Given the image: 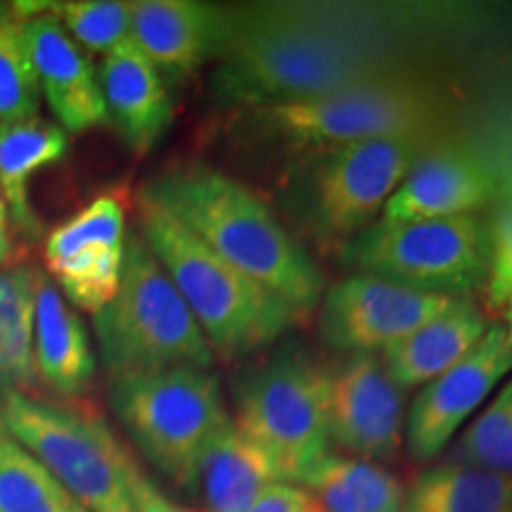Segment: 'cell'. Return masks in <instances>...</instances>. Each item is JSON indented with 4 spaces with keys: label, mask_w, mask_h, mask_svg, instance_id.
<instances>
[{
    "label": "cell",
    "mask_w": 512,
    "mask_h": 512,
    "mask_svg": "<svg viewBox=\"0 0 512 512\" xmlns=\"http://www.w3.org/2000/svg\"><path fill=\"white\" fill-rule=\"evenodd\" d=\"M8 430H5V422H3V418H0V451H3V446H5V441H8Z\"/></svg>",
    "instance_id": "35"
},
{
    "label": "cell",
    "mask_w": 512,
    "mask_h": 512,
    "mask_svg": "<svg viewBox=\"0 0 512 512\" xmlns=\"http://www.w3.org/2000/svg\"><path fill=\"white\" fill-rule=\"evenodd\" d=\"M330 444L347 456L380 463L399 456L406 439L403 389L377 354H347L328 370Z\"/></svg>",
    "instance_id": "14"
},
{
    "label": "cell",
    "mask_w": 512,
    "mask_h": 512,
    "mask_svg": "<svg viewBox=\"0 0 512 512\" xmlns=\"http://www.w3.org/2000/svg\"><path fill=\"white\" fill-rule=\"evenodd\" d=\"M0 512H88L57 479L8 437L0 451Z\"/></svg>",
    "instance_id": "27"
},
{
    "label": "cell",
    "mask_w": 512,
    "mask_h": 512,
    "mask_svg": "<svg viewBox=\"0 0 512 512\" xmlns=\"http://www.w3.org/2000/svg\"><path fill=\"white\" fill-rule=\"evenodd\" d=\"M396 57L392 38L349 12L297 5L230 10L211 95L247 110L311 100L408 72Z\"/></svg>",
    "instance_id": "1"
},
{
    "label": "cell",
    "mask_w": 512,
    "mask_h": 512,
    "mask_svg": "<svg viewBox=\"0 0 512 512\" xmlns=\"http://www.w3.org/2000/svg\"><path fill=\"white\" fill-rule=\"evenodd\" d=\"M512 508V475L460 460L425 467L406 486L401 512H505Z\"/></svg>",
    "instance_id": "25"
},
{
    "label": "cell",
    "mask_w": 512,
    "mask_h": 512,
    "mask_svg": "<svg viewBox=\"0 0 512 512\" xmlns=\"http://www.w3.org/2000/svg\"><path fill=\"white\" fill-rule=\"evenodd\" d=\"M491 228V266L486 290L494 306H503L512 297V207L496 216Z\"/></svg>",
    "instance_id": "30"
},
{
    "label": "cell",
    "mask_w": 512,
    "mask_h": 512,
    "mask_svg": "<svg viewBox=\"0 0 512 512\" xmlns=\"http://www.w3.org/2000/svg\"><path fill=\"white\" fill-rule=\"evenodd\" d=\"M110 406L147 463L178 489H197L209 439L230 420L214 370L169 368L112 377Z\"/></svg>",
    "instance_id": "7"
},
{
    "label": "cell",
    "mask_w": 512,
    "mask_h": 512,
    "mask_svg": "<svg viewBox=\"0 0 512 512\" xmlns=\"http://www.w3.org/2000/svg\"><path fill=\"white\" fill-rule=\"evenodd\" d=\"M451 460L512 475V375L465 427Z\"/></svg>",
    "instance_id": "28"
},
{
    "label": "cell",
    "mask_w": 512,
    "mask_h": 512,
    "mask_svg": "<svg viewBox=\"0 0 512 512\" xmlns=\"http://www.w3.org/2000/svg\"><path fill=\"white\" fill-rule=\"evenodd\" d=\"M287 482L278 458L230 418L209 439L197 486L207 512H245L273 484Z\"/></svg>",
    "instance_id": "20"
},
{
    "label": "cell",
    "mask_w": 512,
    "mask_h": 512,
    "mask_svg": "<svg viewBox=\"0 0 512 512\" xmlns=\"http://www.w3.org/2000/svg\"><path fill=\"white\" fill-rule=\"evenodd\" d=\"M48 12L83 50L105 57L131 41V3L121 0H67L48 3Z\"/></svg>",
    "instance_id": "29"
},
{
    "label": "cell",
    "mask_w": 512,
    "mask_h": 512,
    "mask_svg": "<svg viewBox=\"0 0 512 512\" xmlns=\"http://www.w3.org/2000/svg\"><path fill=\"white\" fill-rule=\"evenodd\" d=\"M0 418L88 512H136V463L98 411L79 401L3 394Z\"/></svg>",
    "instance_id": "5"
},
{
    "label": "cell",
    "mask_w": 512,
    "mask_h": 512,
    "mask_svg": "<svg viewBox=\"0 0 512 512\" xmlns=\"http://www.w3.org/2000/svg\"><path fill=\"white\" fill-rule=\"evenodd\" d=\"M69 152V133L41 117L0 128V190L8 204L17 242L34 245L43 226L31 207V178L60 164Z\"/></svg>",
    "instance_id": "22"
},
{
    "label": "cell",
    "mask_w": 512,
    "mask_h": 512,
    "mask_svg": "<svg viewBox=\"0 0 512 512\" xmlns=\"http://www.w3.org/2000/svg\"><path fill=\"white\" fill-rule=\"evenodd\" d=\"M100 361L110 377L169 368L211 370L216 354L143 235L126 240L121 283L93 316Z\"/></svg>",
    "instance_id": "4"
},
{
    "label": "cell",
    "mask_w": 512,
    "mask_h": 512,
    "mask_svg": "<svg viewBox=\"0 0 512 512\" xmlns=\"http://www.w3.org/2000/svg\"><path fill=\"white\" fill-rule=\"evenodd\" d=\"M505 512H512V508H508V510H505Z\"/></svg>",
    "instance_id": "36"
},
{
    "label": "cell",
    "mask_w": 512,
    "mask_h": 512,
    "mask_svg": "<svg viewBox=\"0 0 512 512\" xmlns=\"http://www.w3.org/2000/svg\"><path fill=\"white\" fill-rule=\"evenodd\" d=\"M510 375L512 339L503 325L491 323L463 361L427 382L415 396L406 418L408 453L418 463L437 458Z\"/></svg>",
    "instance_id": "13"
},
{
    "label": "cell",
    "mask_w": 512,
    "mask_h": 512,
    "mask_svg": "<svg viewBox=\"0 0 512 512\" xmlns=\"http://www.w3.org/2000/svg\"><path fill=\"white\" fill-rule=\"evenodd\" d=\"M34 363L38 384L60 401H76L91 389L95 377L91 337L79 313L46 273L36 294Z\"/></svg>",
    "instance_id": "19"
},
{
    "label": "cell",
    "mask_w": 512,
    "mask_h": 512,
    "mask_svg": "<svg viewBox=\"0 0 512 512\" xmlns=\"http://www.w3.org/2000/svg\"><path fill=\"white\" fill-rule=\"evenodd\" d=\"M230 10L197 0H136L131 38L166 83H181L219 57Z\"/></svg>",
    "instance_id": "16"
},
{
    "label": "cell",
    "mask_w": 512,
    "mask_h": 512,
    "mask_svg": "<svg viewBox=\"0 0 512 512\" xmlns=\"http://www.w3.org/2000/svg\"><path fill=\"white\" fill-rule=\"evenodd\" d=\"M235 422L278 458L297 484L330 451L328 368L299 354H278L235 382Z\"/></svg>",
    "instance_id": "9"
},
{
    "label": "cell",
    "mask_w": 512,
    "mask_h": 512,
    "mask_svg": "<svg viewBox=\"0 0 512 512\" xmlns=\"http://www.w3.org/2000/svg\"><path fill=\"white\" fill-rule=\"evenodd\" d=\"M41 100L53 112L55 124L69 136L93 131L107 124L100 79L91 57L46 10L27 19L24 27Z\"/></svg>",
    "instance_id": "15"
},
{
    "label": "cell",
    "mask_w": 512,
    "mask_h": 512,
    "mask_svg": "<svg viewBox=\"0 0 512 512\" xmlns=\"http://www.w3.org/2000/svg\"><path fill=\"white\" fill-rule=\"evenodd\" d=\"M320 512H401L406 486L387 467L328 451L297 479Z\"/></svg>",
    "instance_id": "23"
},
{
    "label": "cell",
    "mask_w": 512,
    "mask_h": 512,
    "mask_svg": "<svg viewBox=\"0 0 512 512\" xmlns=\"http://www.w3.org/2000/svg\"><path fill=\"white\" fill-rule=\"evenodd\" d=\"M15 254H17V238H15V230H12L8 204H5L3 190H0V268L10 266L12 261H15Z\"/></svg>",
    "instance_id": "33"
},
{
    "label": "cell",
    "mask_w": 512,
    "mask_h": 512,
    "mask_svg": "<svg viewBox=\"0 0 512 512\" xmlns=\"http://www.w3.org/2000/svg\"><path fill=\"white\" fill-rule=\"evenodd\" d=\"M501 309H503V318H505L503 328L508 330V335H510V339H512V297H510V299H505Z\"/></svg>",
    "instance_id": "34"
},
{
    "label": "cell",
    "mask_w": 512,
    "mask_h": 512,
    "mask_svg": "<svg viewBox=\"0 0 512 512\" xmlns=\"http://www.w3.org/2000/svg\"><path fill=\"white\" fill-rule=\"evenodd\" d=\"M344 264L418 292L458 297L486 285L491 228L477 214L373 226L344 242Z\"/></svg>",
    "instance_id": "8"
},
{
    "label": "cell",
    "mask_w": 512,
    "mask_h": 512,
    "mask_svg": "<svg viewBox=\"0 0 512 512\" xmlns=\"http://www.w3.org/2000/svg\"><path fill=\"white\" fill-rule=\"evenodd\" d=\"M126 240L124 197L102 192L46 235L48 278L74 309L95 316L119 290Z\"/></svg>",
    "instance_id": "11"
},
{
    "label": "cell",
    "mask_w": 512,
    "mask_h": 512,
    "mask_svg": "<svg viewBox=\"0 0 512 512\" xmlns=\"http://www.w3.org/2000/svg\"><path fill=\"white\" fill-rule=\"evenodd\" d=\"M458 297L418 292L375 275H351L323 294L318 330L344 354L387 351L411 332L451 309Z\"/></svg>",
    "instance_id": "12"
},
{
    "label": "cell",
    "mask_w": 512,
    "mask_h": 512,
    "mask_svg": "<svg viewBox=\"0 0 512 512\" xmlns=\"http://www.w3.org/2000/svg\"><path fill=\"white\" fill-rule=\"evenodd\" d=\"M46 3H0V128L41 117V88L24 27Z\"/></svg>",
    "instance_id": "26"
},
{
    "label": "cell",
    "mask_w": 512,
    "mask_h": 512,
    "mask_svg": "<svg viewBox=\"0 0 512 512\" xmlns=\"http://www.w3.org/2000/svg\"><path fill=\"white\" fill-rule=\"evenodd\" d=\"M138 197L299 313L313 309L325 294L323 273L302 242L252 188L214 166H169L145 181Z\"/></svg>",
    "instance_id": "2"
},
{
    "label": "cell",
    "mask_w": 512,
    "mask_h": 512,
    "mask_svg": "<svg viewBox=\"0 0 512 512\" xmlns=\"http://www.w3.org/2000/svg\"><path fill=\"white\" fill-rule=\"evenodd\" d=\"M491 320L467 299L382 351V363L401 389L425 387L475 349Z\"/></svg>",
    "instance_id": "21"
},
{
    "label": "cell",
    "mask_w": 512,
    "mask_h": 512,
    "mask_svg": "<svg viewBox=\"0 0 512 512\" xmlns=\"http://www.w3.org/2000/svg\"><path fill=\"white\" fill-rule=\"evenodd\" d=\"M98 79L107 119L128 150L136 157L150 155L174 121V102L162 74L131 38L102 57Z\"/></svg>",
    "instance_id": "18"
},
{
    "label": "cell",
    "mask_w": 512,
    "mask_h": 512,
    "mask_svg": "<svg viewBox=\"0 0 512 512\" xmlns=\"http://www.w3.org/2000/svg\"><path fill=\"white\" fill-rule=\"evenodd\" d=\"M494 197L489 171L460 147L432 145L382 209L384 223L475 214Z\"/></svg>",
    "instance_id": "17"
},
{
    "label": "cell",
    "mask_w": 512,
    "mask_h": 512,
    "mask_svg": "<svg viewBox=\"0 0 512 512\" xmlns=\"http://www.w3.org/2000/svg\"><path fill=\"white\" fill-rule=\"evenodd\" d=\"M245 512H320V508L299 484L280 482L266 489Z\"/></svg>",
    "instance_id": "31"
},
{
    "label": "cell",
    "mask_w": 512,
    "mask_h": 512,
    "mask_svg": "<svg viewBox=\"0 0 512 512\" xmlns=\"http://www.w3.org/2000/svg\"><path fill=\"white\" fill-rule=\"evenodd\" d=\"M434 136L377 138L332 147L302 188L306 223L320 242H349L373 226Z\"/></svg>",
    "instance_id": "10"
},
{
    "label": "cell",
    "mask_w": 512,
    "mask_h": 512,
    "mask_svg": "<svg viewBox=\"0 0 512 512\" xmlns=\"http://www.w3.org/2000/svg\"><path fill=\"white\" fill-rule=\"evenodd\" d=\"M43 271L29 261L0 268V396L34 394L36 294Z\"/></svg>",
    "instance_id": "24"
},
{
    "label": "cell",
    "mask_w": 512,
    "mask_h": 512,
    "mask_svg": "<svg viewBox=\"0 0 512 512\" xmlns=\"http://www.w3.org/2000/svg\"><path fill=\"white\" fill-rule=\"evenodd\" d=\"M446 114L437 86L411 72L363 81L311 100L249 110L266 138L299 147H339L377 138L434 136Z\"/></svg>",
    "instance_id": "6"
},
{
    "label": "cell",
    "mask_w": 512,
    "mask_h": 512,
    "mask_svg": "<svg viewBox=\"0 0 512 512\" xmlns=\"http://www.w3.org/2000/svg\"><path fill=\"white\" fill-rule=\"evenodd\" d=\"M133 498H136V512H195L171 501L138 465L133 472Z\"/></svg>",
    "instance_id": "32"
},
{
    "label": "cell",
    "mask_w": 512,
    "mask_h": 512,
    "mask_svg": "<svg viewBox=\"0 0 512 512\" xmlns=\"http://www.w3.org/2000/svg\"><path fill=\"white\" fill-rule=\"evenodd\" d=\"M138 216V233L200 323L214 354L247 356L297 323L294 306L223 261L143 197H138Z\"/></svg>",
    "instance_id": "3"
}]
</instances>
